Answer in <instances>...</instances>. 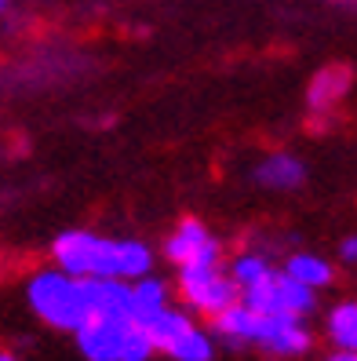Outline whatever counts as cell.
I'll return each mask as SVG.
<instances>
[{"mask_svg":"<svg viewBox=\"0 0 357 361\" xmlns=\"http://www.w3.org/2000/svg\"><path fill=\"white\" fill-rule=\"evenodd\" d=\"M164 256L175 267H219L223 263V245L212 238L201 219H182L164 241Z\"/></svg>","mask_w":357,"mask_h":361,"instance_id":"obj_7","label":"cell"},{"mask_svg":"<svg viewBox=\"0 0 357 361\" xmlns=\"http://www.w3.org/2000/svg\"><path fill=\"white\" fill-rule=\"evenodd\" d=\"M128 288H132V314H135V322H142V317H150L161 307L172 303V285H168L164 278H157V274H142V278L128 281Z\"/></svg>","mask_w":357,"mask_h":361,"instance_id":"obj_11","label":"cell"},{"mask_svg":"<svg viewBox=\"0 0 357 361\" xmlns=\"http://www.w3.org/2000/svg\"><path fill=\"white\" fill-rule=\"evenodd\" d=\"M26 303H30V310L48 329L70 332V336L92 317L88 281L73 278V274L58 270V267H44V270H33L30 274V281H26Z\"/></svg>","mask_w":357,"mask_h":361,"instance_id":"obj_3","label":"cell"},{"mask_svg":"<svg viewBox=\"0 0 357 361\" xmlns=\"http://www.w3.org/2000/svg\"><path fill=\"white\" fill-rule=\"evenodd\" d=\"M4 8H8V0H0V11H4Z\"/></svg>","mask_w":357,"mask_h":361,"instance_id":"obj_18","label":"cell"},{"mask_svg":"<svg viewBox=\"0 0 357 361\" xmlns=\"http://www.w3.org/2000/svg\"><path fill=\"white\" fill-rule=\"evenodd\" d=\"M321 361H357V350H332V354L321 357Z\"/></svg>","mask_w":357,"mask_h":361,"instance_id":"obj_16","label":"cell"},{"mask_svg":"<svg viewBox=\"0 0 357 361\" xmlns=\"http://www.w3.org/2000/svg\"><path fill=\"white\" fill-rule=\"evenodd\" d=\"M292 281H299L313 292H325L335 285V263L318 256V252H296V256H288L284 267H281Z\"/></svg>","mask_w":357,"mask_h":361,"instance_id":"obj_10","label":"cell"},{"mask_svg":"<svg viewBox=\"0 0 357 361\" xmlns=\"http://www.w3.org/2000/svg\"><path fill=\"white\" fill-rule=\"evenodd\" d=\"M350 88H353V70L346 66V62H332V66H321L310 77L306 102H310L313 114H328L350 95Z\"/></svg>","mask_w":357,"mask_h":361,"instance_id":"obj_8","label":"cell"},{"mask_svg":"<svg viewBox=\"0 0 357 361\" xmlns=\"http://www.w3.org/2000/svg\"><path fill=\"white\" fill-rule=\"evenodd\" d=\"M175 288H179V300L186 303V310L208 317V322L241 300L237 285L226 278L223 267H179Z\"/></svg>","mask_w":357,"mask_h":361,"instance_id":"obj_6","label":"cell"},{"mask_svg":"<svg viewBox=\"0 0 357 361\" xmlns=\"http://www.w3.org/2000/svg\"><path fill=\"white\" fill-rule=\"evenodd\" d=\"M339 259H343L346 267H353V259H357V238H346V241L339 245Z\"/></svg>","mask_w":357,"mask_h":361,"instance_id":"obj_15","label":"cell"},{"mask_svg":"<svg viewBox=\"0 0 357 361\" xmlns=\"http://www.w3.org/2000/svg\"><path fill=\"white\" fill-rule=\"evenodd\" d=\"M325 336L335 350H357V303L339 300L325 314Z\"/></svg>","mask_w":357,"mask_h":361,"instance_id":"obj_12","label":"cell"},{"mask_svg":"<svg viewBox=\"0 0 357 361\" xmlns=\"http://www.w3.org/2000/svg\"><path fill=\"white\" fill-rule=\"evenodd\" d=\"M256 183L266 190H299L306 183V164L296 154H270L256 164Z\"/></svg>","mask_w":357,"mask_h":361,"instance_id":"obj_9","label":"cell"},{"mask_svg":"<svg viewBox=\"0 0 357 361\" xmlns=\"http://www.w3.org/2000/svg\"><path fill=\"white\" fill-rule=\"evenodd\" d=\"M0 361H18V357H15L11 350H0Z\"/></svg>","mask_w":357,"mask_h":361,"instance_id":"obj_17","label":"cell"},{"mask_svg":"<svg viewBox=\"0 0 357 361\" xmlns=\"http://www.w3.org/2000/svg\"><path fill=\"white\" fill-rule=\"evenodd\" d=\"M215 347H219L215 336L194 322L172 347L164 350V357H172V361H215Z\"/></svg>","mask_w":357,"mask_h":361,"instance_id":"obj_13","label":"cell"},{"mask_svg":"<svg viewBox=\"0 0 357 361\" xmlns=\"http://www.w3.org/2000/svg\"><path fill=\"white\" fill-rule=\"evenodd\" d=\"M274 270L270 267V259L263 256V252H241V256H234L230 259V270H226V278L237 285V292H244V288H251L259 278H266V274Z\"/></svg>","mask_w":357,"mask_h":361,"instance_id":"obj_14","label":"cell"},{"mask_svg":"<svg viewBox=\"0 0 357 361\" xmlns=\"http://www.w3.org/2000/svg\"><path fill=\"white\" fill-rule=\"evenodd\" d=\"M77 350L84 361H150L154 343L135 317H102L92 314L77 332Z\"/></svg>","mask_w":357,"mask_h":361,"instance_id":"obj_4","label":"cell"},{"mask_svg":"<svg viewBox=\"0 0 357 361\" xmlns=\"http://www.w3.org/2000/svg\"><path fill=\"white\" fill-rule=\"evenodd\" d=\"M241 303L259 310V314H277V317H296V322H306V317L318 314V292L292 281L284 270H270L266 278H259L251 288L241 292Z\"/></svg>","mask_w":357,"mask_h":361,"instance_id":"obj_5","label":"cell"},{"mask_svg":"<svg viewBox=\"0 0 357 361\" xmlns=\"http://www.w3.org/2000/svg\"><path fill=\"white\" fill-rule=\"evenodd\" d=\"M215 343L226 347H256L277 361H299L313 350V332L306 322H296V317H277V314H259L244 307L241 300L234 307H226L223 314L212 317Z\"/></svg>","mask_w":357,"mask_h":361,"instance_id":"obj_2","label":"cell"},{"mask_svg":"<svg viewBox=\"0 0 357 361\" xmlns=\"http://www.w3.org/2000/svg\"><path fill=\"white\" fill-rule=\"evenodd\" d=\"M51 263L73 278H110L135 281L154 274V252L135 238H102L92 230H66L51 245Z\"/></svg>","mask_w":357,"mask_h":361,"instance_id":"obj_1","label":"cell"}]
</instances>
